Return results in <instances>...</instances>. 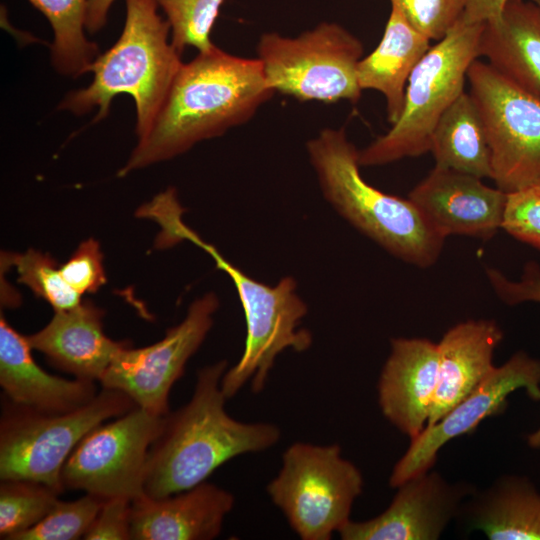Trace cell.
<instances>
[{
	"instance_id": "1",
	"label": "cell",
	"mask_w": 540,
	"mask_h": 540,
	"mask_svg": "<svg viewBox=\"0 0 540 540\" xmlns=\"http://www.w3.org/2000/svg\"><path fill=\"white\" fill-rule=\"evenodd\" d=\"M274 94L258 58L216 45L182 63L148 133L118 176L172 159L248 122Z\"/></svg>"
},
{
	"instance_id": "2",
	"label": "cell",
	"mask_w": 540,
	"mask_h": 540,
	"mask_svg": "<svg viewBox=\"0 0 540 540\" xmlns=\"http://www.w3.org/2000/svg\"><path fill=\"white\" fill-rule=\"evenodd\" d=\"M226 370L225 360L200 369L189 402L164 416L148 453L145 495L160 498L193 488L227 461L279 441L276 425L241 422L226 412Z\"/></svg>"
},
{
	"instance_id": "3",
	"label": "cell",
	"mask_w": 540,
	"mask_h": 540,
	"mask_svg": "<svg viewBox=\"0 0 540 540\" xmlns=\"http://www.w3.org/2000/svg\"><path fill=\"white\" fill-rule=\"evenodd\" d=\"M125 3V23L118 40L92 63V81L67 93L58 109L81 116L96 108V123L109 115L115 96L128 94L135 102V131L141 139L150 130L183 62L171 42L170 25L158 13L155 1Z\"/></svg>"
},
{
	"instance_id": "4",
	"label": "cell",
	"mask_w": 540,
	"mask_h": 540,
	"mask_svg": "<svg viewBox=\"0 0 540 540\" xmlns=\"http://www.w3.org/2000/svg\"><path fill=\"white\" fill-rule=\"evenodd\" d=\"M324 199L352 226L406 263L426 268L444 238L407 198L384 193L361 175L359 150L344 128H325L306 143Z\"/></svg>"
},
{
	"instance_id": "5",
	"label": "cell",
	"mask_w": 540,
	"mask_h": 540,
	"mask_svg": "<svg viewBox=\"0 0 540 540\" xmlns=\"http://www.w3.org/2000/svg\"><path fill=\"white\" fill-rule=\"evenodd\" d=\"M484 24L457 22L429 48L409 77L398 120L385 134L359 150L361 167L381 166L430 151L439 119L464 92L468 69L479 58Z\"/></svg>"
},
{
	"instance_id": "6",
	"label": "cell",
	"mask_w": 540,
	"mask_h": 540,
	"mask_svg": "<svg viewBox=\"0 0 540 540\" xmlns=\"http://www.w3.org/2000/svg\"><path fill=\"white\" fill-rule=\"evenodd\" d=\"M185 240L207 252L217 268L230 277L245 316L244 350L238 362L225 371L222 390L229 399L250 383L251 390L259 393L280 353L286 349L304 352L312 344L310 331L299 328L308 307L297 293L296 281L283 277L273 286L264 284L226 260L192 229L186 233Z\"/></svg>"
},
{
	"instance_id": "7",
	"label": "cell",
	"mask_w": 540,
	"mask_h": 540,
	"mask_svg": "<svg viewBox=\"0 0 540 540\" xmlns=\"http://www.w3.org/2000/svg\"><path fill=\"white\" fill-rule=\"evenodd\" d=\"M136 406L126 393L104 387L84 406L64 413H41L6 401L0 421V479L34 481L62 493V468L82 438Z\"/></svg>"
},
{
	"instance_id": "8",
	"label": "cell",
	"mask_w": 540,
	"mask_h": 540,
	"mask_svg": "<svg viewBox=\"0 0 540 540\" xmlns=\"http://www.w3.org/2000/svg\"><path fill=\"white\" fill-rule=\"evenodd\" d=\"M362 42L335 22H321L297 36L263 33L257 43L267 86L299 101L357 102Z\"/></svg>"
},
{
	"instance_id": "9",
	"label": "cell",
	"mask_w": 540,
	"mask_h": 540,
	"mask_svg": "<svg viewBox=\"0 0 540 540\" xmlns=\"http://www.w3.org/2000/svg\"><path fill=\"white\" fill-rule=\"evenodd\" d=\"M360 470L342 456L337 444L295 442L267 485L271 501L302 540H329L347 524L362 493Z\"/></svg>"
},
{
	"instance_id": "10",
	"label": "cell",
	"mask_w": 540,
	"mask_h": 540,
	"mask_svg": "<svg viewBox=\"0 0 540 540\" xmlns=\"http://www.w3.org/2000/svg\"><path fill=\"white\" fill-rule=\"evenodd\" d=\"M467 81L484 121L496 187L511 193L540 178V100L476 59Z\"/></svg>"
},
{
	"instance_id": "11",
	"label": "cell",
	"mask_w": 540,
	"mask_h": 540,
	"mask_svg": "<svg viewBox=\"0 0 540 540\" xmlns=\"http://www.w3.org/2000/svg\"><path fill=\"white\" fill-rule=\"evenodd\" d=\"M163 418L136 406L95 427L67 458L61 471L64 489L80 490L102 500H134L145 495L148 453Z\"/></svg>"
},
{
	"instance_id": "12",
	"label": "cell",
	"mask_w": 540,
	"mask_h": 540,
	"mask_svg": "<svg viewBox=\"0 0 540 540\" xmlns=\"http://www.w3.org/2000/svg\"><path fill=\"white\" fill-rule=\"evenodd\" d=\"M218 307L217 296L207 293L191 303L185 318L160 341L123 348L99 381L101 386L126 393L137 406L153 414H168L170 390L205 340Z\"/></svg>"
},
{
	"instance_id": "13",
	"label": "cell",
	"mask_w": 540,
	"mask_h": 540,
	"mask_svg": "<svg viewBox=\"0 0 540 540\" xmlns=\"http://www.w3.org/2000/svg\"><path fill=\"white\" fill-rule=\"evenodd\" d=\"M518 389H525L530 398L540 401V360L524 351H517L503 365L494 367L471 394L410 441L393 467L390 486L397 488L409 478L432 469L446 443L471 433L486 418L503 413L508 396ZM529 442L540 447V428L530 435Z\"/></svg>"
},
{
	"instance_id": "14",
	"label": "cell",
	"mask_w": 540,
	"mask_h": 540,
	"mask_svg": "<svg viewBox=\"0 0 540 540\" xmlns=\"http://www.w3.org/2000/svg\"><path fill=\"white\" fill-rule=\"evenodd\" d=\"M390 505L372 519L350 520L338 532L343 540H437L455 521L465 500L477 489L465 481L449 482L432 469L397 488Z\"/></svg>"
},
{
	"instance_id": "15",
	"label": "cell",
	"mask_w": 540,
	"mask_h": 540,
	"mask_svg": "<svg viewBox=\"0 0 540 540\" xmlns=\"http://www.w3.org/2000/svg\"><path fill=\"white\" fill-rule=\"evenodd\" d=\"M408 198L444 239L466 235L488 240L501 229L507 193L478 177L435 165Z\"/></svg>"
},
{
	"instance_id": "16",
	"label": "cell",
	"mask_w": 540,
	"mask_h": 540,
	"mask_svg": "<svg viewBox=\"0 0 540 540\" xmlns=\"http://www.w3.org/2000/svg\"><path fill=\"white\" fill-rule=\"evenodd\" d=\"M438 380V345L393 338L378 381L383 416L410 440L426 428Z\"/></svg>"
},
{
	"instance_id": "17",
	"label": "cell",
	"mask_w": 540,
	"mask_h": 540,
	"mask_svg": "<svg viewBox=\"0 0 540 540\" xmlns=\"http://www.w3.org/2000/svg\"><path fill=\"white\" fill-rule=\"evenodd\" d=\"M229 491L208 482L172 495L132 500L133 540H211L234 506Z\"/></svg>"
},
{
	"instance_id": "18",
	"label": "cell",
	"mask_w": 540,
	"mask_h": 540,
	"mask_svg": "<svg viewBox=\"0 0 540 540\" xmlns=\"http://www.w3.org/2000/svg\"><path fill=\"white\" fill-rule=\"evenodd\" d=\"M103 316V310L85 300L71 309L55 311L45 327L26 338L51 365L75 378L99 382L116 355L130 345L105 335Z\"/></svg>"
},
{
	"instance_id": "19",
	"label": "cell",
	"mask_w": 540,
	"mask_h": 540,
	"mask_svg": "<svg viewBox=\"0 0 540 540\" xmlns=\"http://www.w3.org/2000/svg\"><path fill=\"white\" fill-rule=\"evenodd\" d=\"M26 336L0 318V386L7 401L41 413L80 408L98 393L94 381L66 379L42 369L33 359Z\"/></svg>"
},
{
	"instance_id": "20",
	"label": "cell",
	"mask_w": 540,
	"mask_h": 540,
	"mask_svg": "<svg viewBox=\"0 0 540 540\" xmlns=\"http://www.w3.org/2000/svg\"><path fill=\"white\" fill-rule=\"evenodd\" d=\"M504 333L494 320H467L437 343L438 380L426 428L471 394L494 369L493 355Z\"/></svg>"
},
{
	"instance_id": "21",
	"label": "cell",
	"mask_w": 540,
	"mask_h": 540,
	"mask_svg": "<svg viewBox=\"0 0 540 540\" xmlns=\"http://www.w3.org/2000/svg\"><path fill=\"white\" fill-rule=\"evenodd\" d=\"M456 520L490 540H540V492L527 477L504 475L476 489Z\"/></svg>"
},
{
	"instance_id": "22",
	"label": "cell",
	"mask_w": 540,
	"mask_h": 540,
	"mask_svg": "<svg viewBox=\"0 0 540 540\" xmlns=\"http://www.w3.org/2000/svg\"><path fill=\"white\" fill-rule=\"evenodd\" d=\"M479 57L540 100V9L529 0H509L499 20L484 24Z\"/></svg>"
},
{
	"instance_id": "23",
	"label": "cell",
	"mask_w": 540,
	"mask_h": 540,
	"mask_svg": "<svg viewBox=\"0 0 540 540\" xmlns=\"http://www.w3.org/2000/svg\"><path fill=\"white\" fill-rule=\"evenodd\" d=\"M429 43L427 37L391 7L378 46L358 63L357 79L361 90H375L384 96L391 125L401 115L409 77L429 50Z\"/></svg>"
},
{
	"instance_id": "24",
	"label": "cell",
	"mask_w": 540,
	"mask_h": 540,
	"mask_svg": "<svg viewBox=\"0 0 540 540\" xmlns=\"http://www.w3.org/2000/svg\"><path fill=\"white\" fill-rule=\"evenodd\" d=\"M436 166L492 177L491 150L479 108L465 91L439 119L430 143Z\"/></svg>"
},
{
	"instance_id": "25",
	"label": "cell",
	"mask_w": 540,
	"mask_h": 540,
	"mask_svg": "<svg viewBox=\"0 0 540 540\" xmlns=\"http://www.w3.org/2000/svg\"><path fill=\"white\" fill-rule=\"evenodd\" d=\"M48 20L52 31L51 63L61 75L77 78L90 71L98 46L85 35L89 0H27Z\"/></svg>"
},
{
	"instance_id": "26",
	"label": "cell",
	"mask_w": 540,
	"mask_h": 540,
	"mask_svg": "<svg viewBox=\"0 0 540 540\" xmlns=\"http://www.w3.org/2000/svg\"><path fill=\"white\" fill-rule=\"evenodd\" d=\"M61 493L29 480H1L0 538L14 540L40 522L58 502Z\"/></svg>"
},
{
	"instance_id": "27",
	"label": "cell",
	"mask_w": 540,
	"mask_h": 540,
	"mask_svg": "<svg viewBox=\"0 0 540 540\" xmlns=\"http://www.w3.org/2000/svg\"><path fill=\"white\" fill-rule=\"evenodd\" d=\"M170 25L171 42L182 53L186 47L198 52L215 46L211 31L224 0H154Z\"/></svg>"
},
{
	"instance_id": "28",
	"label": "cell",
	"mask_w": 540,
	"mask_h": 540,
	"mask_svg": "<svg viewBox=\"0 0 540 540\" xmlns=\"http://www.w3.org/2000/svg\"><path fill=\"white\" fill-rule=\"evenodd\" d=\"M9 257L16 266L18 281L48 302L55 311L71 309L82 302L81 295L65 281L60 266L49 254L29 249Z\"/></svg>"
},
{
	"instance_id": "29",
	"label": "cell",
	"mask_w": 540,
	"mask_h": 540,
	"mask_svg": "<svg viewBox=\"0 0 540 540\" xmlns=\"http://www.w3.org/2000/svg\"><path fill=\"white\" fill-rule=\"evenodd\" d=\"M104 500L86 494L73 501H61L32 528L14 540H75L83 538Z\"/></svg>"
},
{
	"instance_id": "30",
	"label": "cell",
	"mask_w": 540,
	"mask_h": 540,
	"mask_svg": "<svg viewBox=\"0 0 540 540\" xmlns=\"http://www.w3.org/2000/svg\"><path fill=\"white\" fill-rule=\"evenodd\" d=\"M406 21L429 40L443 39L457 24L465 0H390Z\"/></svg>"
},
{
	"instance_id": "31",
	"label": "cell",
	"mask_w": 540,
	"mask_h": 540,
	"mask_svg": "<svg viewBox=\"0 0 540 540\" xmlns=\"http://www.w3.org/2000/svg\"><path fill=\"white\" fill-rule=\"evenodd\" d=\"M501 228L540 250V194L532 188L507 193Z\"/></svg>"
},
{
	"instance_id": "32",
	"label": "cell",
	"mask_w": 540,
	"mask_h": 540,
	"mask_svg": "<svg viewBox=\"0 0 540 540\" xmlns=\"http://www.w3.org/2000/svg\"><path fill=\"white\" fill-rule=\"evenodd\" d=\"M102 261L98 241L89 238L60 266V271L65 281L80 295L94 293L106 282Z\"/></svg>"
},
{
	"instance_id": "33",
	"label": "cell",
	"mask_w": 540,
	"mask_h": 540,
	"mask_svg": "<svg viewBox=\"0 0 540 540\" xmlns=\"http://www.w3.org/2000/svg\"><path fill=\"white\" fill-rule=\"evenodd\" d=\"M490 285L498 298L505 304L517 305L524 302L540 304V265L527 261L518 281L510 280L495 268H486Z\"/></svg>"
},
{
	"instance_id": "34",
	"label": "cell",
	"mask_w": 540,
	"mask_h": 540,
	"mask_svg": "<svg viewBox=\"0 0 540 540\" xmlns=\"http://www.w3.org/2000/svg\"><path fill=\"white\" fill-rule=\"evenodd\" d=\"M132 500L115 497L104 500L92 525L84 535L87 540H128Z\"/></svg>"
},
{
	"instance_id": "35",
	"label": "cell",
	"mask_w": 540,
	"mask_h": 540,
	"mask_svg": "<svg viewBox=\"0 0 540 540\" xmlns=\"http://www.w3.org/2000/svg\"><path fill=\"white\" fill-rule=\"evenodd\" d=\"M509 0H465L460 22L463 25L494 22L500 19Z\"/></svg>"
},
{
	"instance_id": "36",
	"label": "cell",
	"mask_w": 540,
	"mask_h": 540,
	"mask_svg": "<svg viewBox=\"0 0 540 540\" xmlns=\"http://www.w3.org/2000/svg\"><path fill=\"white\" fill-rule=\"evenodd\" d=\"M116 0H89L85 28L89 33L100 31L106 24L111 6Z\"/></svg>"
},
{
	"instance_id": "37",
	"label": "cell",
	"mask_w": 540,
	"mask_h": 540,
	"mask_svg": "<svg viewBox=\"0 0 540 540\" xmlns=\"http://www.w3.org/2000/svg\"><path fill=\"white\" fill-rule=\"evenodd\" d=\"M529 188H532L540 194V178H538Z\"/></svg>"
},
{
	"instance_id": "38",
	"label": "cell",
	"mask_w": 540,
	"mask_h": 540,
	"mask_svg": "<svg viewBox=\"0 0 540 540\" xmlns=\"http://www.w3.org/2000/svg\"><path fill=\"white\" fill-rule=\"evenodd\" d=\"M533 2L540 9V0H529Z\"/></svg>"
}]
</instances>
